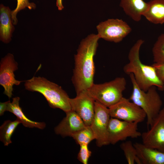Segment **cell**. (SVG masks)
<instances>
[{"instance_id":"e0dca14e","label":"cell","mask_w":164,"mask_h":164,"mask_svg":"<svg viewBox=\"0 0 164 164\" xmlns=\"http://www.w3.org/2000/svg\"><path fill=\"white\" fill-rule=\"evenodd\" d=\"M20 98L17 97L12 98V101H10L8 104L6 111H9L15 115L17 118L26 127L36 128L43 129L46 127V124L43 122H38L32 121L28 118L24 114L19 105Z\"/></svg>"},{"instance_id":"277c9868","label":"cell","mask_w":164,"mask_h":164,"mask_svg":"<svg viewBox=\"0 0 164 164\" xmlns=\"http://www.w3.org/2000/svg\"><path fill=\"white\" fill-rule=\"evenodd\" d=\"M132 85L130 101L141 108L145 112L147 127H150L162 108V102L155 86L146 91L141 89L137 84L133 75H129Z\"/></svg>"},{"instance_id":"83f0119b","label":"cell","mask_w":164,"mask_h":164,"mask_svg":"<svg viewBox=\"0 0 164 164\" xmlns=\"http://www.w3.org/2000/svg\"></svg>"},{"instance_id":"30bf717a","label":"cell","mask_w":164,"mask_h":164,"mask_svg":"<svg viewBox=\"0 0 164 164\" xmlns=\"http://www.w3.org/2000/svg\"><path fill=\"white\" fill-rule=\"evenodd\" d=\"M0 84L4 88V94L11 98L13 86L19 85L23 82L15 78L14 72L18 69V64L13 54L9 53L2 58L0 63Z\"/></svg>"},{"instance_id":"9c48e42d","label":"cell","mask_w":164,"mask_h":164,"mask_svg":"<svg viewBox=\"0 0 164 164\" xmlns=\"http://www.w3.org/2000/svg\"><path fill=\"white\" fill-rule=\"evenodd\" d=\"M97 35L104 40L119 43L132 31V29L125 21L121 19H109L97 26Z\"/></svg>"},{"instance_id":"7402d4cb","label":"cell","mask_w":164,"mask_h":164,"mask_svg":"<svg viewBox=\"0 0 164 164\" xmlns=\"http://www.w3.org/2000/svg\"><path fill=\"white\" fill-rule=\"evenodd\" d=\"M152 51L154 63H164V33L158 37Z\"/></svg>"},{"instance_id":"cb8c5ba5","label":"cell","mask_w":164,"mask_h":164,"mask_svg":"<svg viewBox=\"0 0 164 164\" xmlns=\"http://www.w3.org/2000/svg\"><path fill=\"white\" fill-rule=\"evenodd\" d=\"M88 145L82 144L80 145V148L78 154L77 159L84 164H87L91 152L88 148Z\"/></svg>"},{"instance_id":"7a4b0ae2","label":"cell","mask_w":164,"mask_h":164,"mask_svg":"<svg viewBox=\"0 0 164 164\" xmlns=\"http://www.w3.org/2000/svg\"><path fill=\"white\" fill-rule=\"evenodd\" d=\"M144 43V40L139 39L131 48L128 56L129 62L124 66L123 71L128 75L132 73L137 84L143 91H146L153 86L163 91L164 82L158 77L154 67L144 64L140 59V50Z\"/></svg>"},{"instance_id":"44dd1931","label":"cell","mask_w":164,"mask_h":164,"mask_svg":"<svg viewBox=\"0 0 164 164\" xmlns=\"http://www.w3.org/2000/svg\"><path fill=\"white\" fill-rule=\"evenodd\" d=\"M71 137L80 145L82 144L88 145L91 142L95 139L90 126L87 125L74 134Z\"/></svg>"},{"instance_id":"4316f807","label":"cell","mask_w":164,"mask_h":164,"mask_svg":"<svg viewBox=\"0 0 164 164\" xmlns=\"http://www.w3.org/2000/svg\"><path fill=\"white\" fill-rule=\"evenodd\" d=\"M56 6L59 10H61L63 9L62 3V0H56Z\"/></svg>"},{"instance_id":"4fadbf2b","label":"cell","mask_w":164,"mask_h":164,"mask_svg":"<svg viewBox=\"0 0 164 164\" xmlns=\"http://www.w3.org/2000/svg\"><path fill=\"white\" fill-rule=\"evenodd\" d=\"M66 113V117L55 128V132L63 137H72L86 125L79 116L73 110Z\"/></svg>"},{"instance_id":"ffe728a7","label":"cell","mask_w":164,"mask_h":164,"mask_svg":"<svg viewBox=\"0 0 164 164\" xmlns=\"http://www.w3.org/2000/svg\"><path fill=\"white\" fill-rule=\"evenodd\" d=\"M120 146L128 164H134L135 163L142 164L138 156L136 149L131 141H125L122 143Z\"/></svg>"},{"instance_id":"d6986e66","label":"cell","mask_w":164,"mask_h":164,"mask_svg":"<svg viewBox=\"0 0 164 164\" xmlns=\"http://www.w3.org/2000/svg\"><path fill=\"white\" fill-rule=\"evenodd\" d=\"M21 122L18 119L14 121L7 120L0 127V139L5 146L12 143L11 137L17 126Z\"/></svg>"},{"instance_id":"484cf974","label":"cell","mask_w":164,"mask_h":164,"mask_svg":"<svg viewBox=\"0 0 164 164\" xmlns=\"http://www.w3.org/2000/svg\"><path fill=\"white\" fill-rule=\"evenodd\" d=\"M9 101H8L4 102H0V115H3L4 112L6 111L8 104Z\"/></svg>"},{"instance_id":"7c38bea8","label":"cell","mask_w":164,"mask_h":164,"mask_svg":"<svg viewBox=\"0 0 164 164\" xmlns=\"http://www.w3.org/2000/svg\"><path fill=\"white\" fill-rule=\"evenodd\" d=\"M94 100L84 91L70 99L71 110L81 118L86 125L90 126L94 114Z\"/></svg>"},{"instance_id":"3957f363","label":"cell","mask_w":164,"mask_h":164,"mask_svg":"<svg viewBox=\"0 0 164 164\" xmlns=\"http://www.w3.org/2000/svg\"><path fill=\"white\" fill-rule=\"evenodd\" d=\"M25 81L26 90L42 94L51 108L60 109L65 113L71 110L70 98L61 86L40 77H33Z\"/></svg>"},{"instance_id":"ba28073f","label":"cell","mask_w":164,"mask_h":164,"mask_svg":"<svg viewBox=\"0 0 164 164\" xmlns=\"http://www.w3.org/2000/svg\"><path fill=\"white\" fill-rule=\"evenodd\" d=\"M110 118L108 108L95 101L94 114L90 126L99 147L109 144L108 130Z\"/></svg>"},{"instance_id":"9a60e30c","label":"cell","mask_w":164,"mask_h":164,"mask_svg":"<svg viewBox=\"0 0 164 164\" xmlns=\"http://www.w3.org/2000/svg\"><path fill=\"white\" fill-rule=\"evenodd\" d=\"M11 11L9 7L2 4L0 5V40L5 43H8L10 41L14 29L11 18Z\"/></svg>"},{"instance_id":"ac0fdd59","label":"cell","mask_w":164,"mask_h":164,"mask_svg":"<svg viewBox=\"0 0 164 164\" xmlns=\"http://www.w3.org/2000/svg\"><path fill=\"white\" fill-rule=\"evenodd\" d=\"M147 3L148 8L142 15L152 23L163 24L164 0H151Z\"/></svg>"},{"instance_id":"52a82bcc","label":"cell","mask_w":164,"mask_h":164,"mask_svg":"<svg viewBox=\"0 0 164 164\" xmlns=\"http://www.w3.org/2000/svg\"><path fill=\"white\" fill-rule=\"evenodd\" d=\"M138 124L111 117L108 130L109 144L114 145L128 138H135L141 136L142 134L138 130Z\"/></svg>"},{"instance_id":"603a6c76","label":"cell","mask_w":164,"mask_h":164,"mask_svg":"<svg viewBox=\"0 0 164 164\" xmlns=\"http://www.w3.org/2000/svg\"><path fill=\"white\" fill-rule=\"evenodd\" d=\"M36 5V4L32 2H29V0H17L16 8L11 12V18L13 25H16L17 22L16 15L20 10L27 8L29 9H35Z\"/></svg>"},{"instance_id":"8992f818","label":"cell","mask_w":164,"mask_h":164,"mask_svg":"<svg viewBox=\"0 0 164 164\" xmlns=\"http://www.w3.org/2000/svg\"><path fill=\"white\" fill-rule=\"evenodd\" d=\"M108 108L111 117L123 121L139 123L146 118L145 113L141 108L124 97Z\"/></svg>"},{"instance_id":"5b68a950","label":"cell","mask_w":164,"mask_h":164,"mask_svg":"<svg viewBox=\"0 0 164 164\" xmlns=\"http://www.w3.org/2000/svg\"><path fill=\"white\" fill-rule=\"evenodd\" d=\"M126 84L124 77H119L102 84L94 83L87 91L94 101L109 108L123 97V92Z\"/></svg>"},{"instance_id":"d4e9b609","label":"cell","mask_w":164,"mask_h":164,"mask_svg":"<svg viewBox=\"0 0 164 164\" xmlns=\"http://www.w3.org/2000/svg\"><path fill=\"white\" fill-rule=\"evenodd\" d=\"M155 68L157 74L159 79L164 82V63H154L152 65Z\"/></svg>"},{"instance_id":"8fae6325","label":"cell","mask_w":164,"mask_h":164,"mask_svg":"<svg viewBox=\"0 0 164 164\" xmlns=\"http://www.w3.org/2000/svg\"><path fill=\"white\" fill-rule=\"evenodd\" d=\"M145 146L164 152V108H162L150 128L142 134Z\"/></svg>"},{"instance_id":"5bb4252c","label":"cell","mask_w":164,"mask_h":164,"mask_svg":"<svg viewBox=\"0 0 164 164\" xmlns=\"http://www.w3.org/2000/svg\"><path fill=\"white\" fill-rule=\"evenodd\" d=\"M133 144L142 164H164V152L147 147L142 143Z\"/></svg>"},{"instance_id":"6da1fadb","label":"cell","mask_w":164,"mask_h":164,"mask_svg":"<svg viewBox=\"0 0 164 164\" xmlns=\"http://www.w3.org/2000/svg\"><path fill=\"white\" fill-rule=\"evenodd\" d=\"M100 38L97 34L88 36L82 40L74 55V66L71 80L76 94L87 91L94 84V57Z\"/></svg>"},{"instance_id":"2e32d148","label":"cell","mask_w":164,"mask_h":164,"mask_svg":"<svg viewBox=\"0 0 164 164\" xmlns=\"http://www.w3.org/2000/svg\"><path fill=\"white\" fill-rule=\"evenodd\" d=\"M120 6L125 13L136 22L139 21L148 7L143 0H121Z\"/></svg>"}]
</instances>
